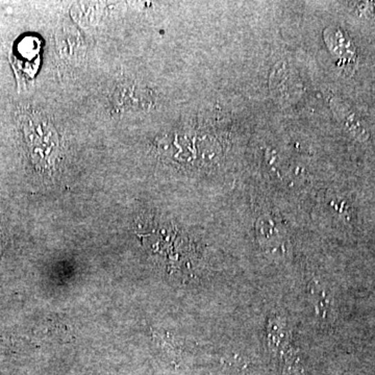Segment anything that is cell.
Segmentation results:
<instances>
[{
  "label": "cell",
  "mask_w": 375,
  "mask_h": 375,
  "mask_svg": "<svg viewBox=\"0 0 375 375\" xmlns=\"http://www.w3.org/2000/svg\"><path fill=\"white\" fill-rule=\"evenodd\" d=\"M18 119L26 150L35 169L43 174H51L62 156L57 129L44 114L32 109H24Z\"/></svg>",
  "instance_id": "1"
},
{
  "label": "cell",
  "mask_w": 375,
  "mask_h": 375,
  "mask_svg": "<svg viewBox=\"0 0 375 375\" xmlns=\"http://www.w3.org/2000/svg\"><path fill=\"white\" fill-rule=\"evenodd\" d=\"M149 93L142 86L131 82H123L117 86L113 93V104L118 111L131 108L142 109L150 104Z\"/></svg>",
  "instance_id": "2"
},
{
  "label": "cell",
  "mask_w": 375,
  "mask_h": 375,
  "mask_svg": "<svg viewBox=\"0 0 375 375\" xmlns=\"http://www.w3.org/2000/svg\"><path fill=\"white\" fill-rule=\"evenodd\" d=\"M325 40L333 53L339 55L342 61H354V51L351 42L339 28H329L324 33Z\"/></svg>",
  "instance_id": "3"
},
{
  "label": "cell",
  "mask_w": 375,
  "mask_h": 375,
  "mask_svg": "<svg viewBox=\"0 0 375 375\" xmlns=\"http://www.w3.org/2000/svg\"><path fill=\"white\" fill-rule=\"evenodd\" d=\"M365 8H366V13H368V15L370 16V17L375 19V3H367V6H365Z\"/></svg>",
  "instance_id": "4"
},
{
  "label": "cell",
  "mask_w": 375,
  "mask_h": 375,
  "mask_svg": "<svg viewBox=\"0 0 375 375\" xmlns=\"http://www.w3.org/2000/svg\"><path fill=\"white\" fill-rule=\"evenodd\" d=\"M3 230H1V226H0V251H1V247H3Z\"/></svg>",
  "instance_id": "5"
}]
</instances>
